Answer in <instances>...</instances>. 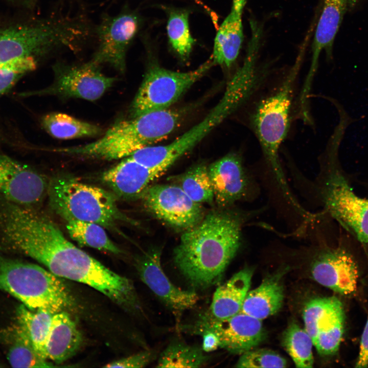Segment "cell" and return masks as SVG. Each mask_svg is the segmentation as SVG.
I'll list each match as a JSON object with an SVG mask.
<instances>
[{"mask_svg":"<svg viewBox=\"0 0 368 368\" xmlns=\"http://www.w3.org/2000/svg\"><path fill=\"white\" fill-rule=\"evenodd\" d=\"M49 183L28 166L0 155V195L7 200L36 209L48 195Z\"/></svg>","mask_w":368,"mask_h":368,"instance_id":"obj_14","label":"cell"},{"mask_svg":"<svg viewBox=\"0 0 368 368\" xmlns=\"http://www.w3.org/2000/svg\"><path fill=\"white\" fill-rule=\"evenodd\" d=\"M208 172L219 208H229L250 195L252 180L238 154L230 153L214 162L208 166Z\"/></svg>","mask_w":368,"mask_h":368,"instance_id":"obj_17","label":"cell"},{"mask_svg":"<svg viewBox=\"0 0 368 368\" xmlns=\"http://www.w3.org/2000/svg\"><path fill=\"white\" fill-rule=\"evenodd\" d=\"M171 180L195 202L212 204L214 201L208 167L204 164L193 166L185 172L172 177Z\"/></svg>","mask_w":368,"mask_h":368,"instance_id":"obj_27","label":"cell"},{"mask_svg":"<svg viewBox=\"0 0 368 368\" xmlns=\"http://www.w3.org/2000/svg\"><path fill=\"white\" fill-rule=\"evenodd\" d=\"M162 249L152 248L139 256L135 266L142 282L176 316L192 308L199 297L194 291L182 290L174 285L161 265Z\"/></svg>","mask_w":368,"mask_h":368,"instance_id":"obj_15","label":"cell"},{"mask_svg":"<svg viewBox=\"0 0 368 368\" xmlns=\"http://www.w3.org/2000/svg\"><path fill=\"white\" fill-rule=\"evenodd\" d=\"M8 360L13 367H50L51 363L41 358L36 352L28 337L18 327L15 340L9 350Z\"/></svg>","mask_w":368,"mask_h":368,"instance_id":"obj_34","label":"cell"},{"mask_svg":"<svg viewBox=\"0 0 368 368\" xmlns=\"http://www.w3.org/2000/svg\"><path fill=\"white\" fill-rule=\"evenodd\" d=\"M287 361L280 354L269 349H252L241 354L235 367H285Z\"/></svg>","mask_w":368,"mask_h":368,"instance_id":"obj_35","label":"cell"},{"mask_svg":"<svg viewBox=\"0 0 368 368\" xmlns=\"http://www.w3.org/2000/svg\"><path fill=\"white\" fill-rule=\"evenodd\" d=\"M0 290L33 310L55 314L73 306V298L59 277L34 263L0 254Z\"/></svg>","mask_w":368,"mask_h":368,"instance_id":"obj_7","label":"cell"},{"mask_svg":"<svg viewBox=\"0 0 368 368\" xmlns=\"http://www.w3.org/2000/svg\"><path fill=\"white\" fill-rule=\"evenodd\" d=\"M303 48L282 82L257 103L249 114V126L258 139L266 163L284 196L293 198L283 172L279 150L291 122L294 85L302 62Z\"/></svg>","mask_w":368,"mask_h":368,"instance_id":"obj_3","label":"cell"},{"mask_svg":"<svg viewBox=\"0 0 368 368\" xmlns=\"http://www.w3.org/2000/svg\"><path fill=\"white\" fill-rule=\"evenodd\" d=\"M213 65L210 58L196 69L186 72L151 65L131 104V118L168 109Z\"/></svg>","mask_w":368,"mask_h":368,"instance_id":"obj_8","label":"cell"},{"mask_svg":"<svg viewBox=\"0 0 368 368\" xmlns=\"http://www.w3.org/2000/svg\"><path fill=\"white\" fill-rule=\"evenodd\" d=\"M356 367H368V317L360 341L359 354L355 363Z\"/></svg>","mask_w":368,"mask_h":368,"instance_id":"obj_38","label":"cell"},{"mask_svg":"<svg viewBox=\"0 0 368 368\" xmlns=\"http://www.w3.org/2000/svg\"><path fill=\"white\" fill-rule=\"evenodd\" d=\"M199 335L202 336L201 348L204 352H213L219 347V339L215 333L210 331H205L202 332Z\"/></svg>","mask_w":368,"mask_h":368,"instance_id":"obj_39","label":"cell"},{"mask_svg":"<svg viewBox=\"0 0 368 368\" xmlns=\"http://www.w3.org/2000/svg\"><path fill=\"white\" fill-rule=\"evenodd\" d=\"M252 275V269L244 267L218 287L209 309L201 317L221 320L240 312L249 291Z\"/></svg>","mask_w":368,"mask_h":368,"instance_id":"obj_21","label":"cell"},{"mask_svg":"<svg viewBox=\"0 0 368 368\" xmlns=\"http://www.w3.org/2000/svg\"><path fill=\"white\" fill-rule=\"evenodd\" d=\"M139 24L137 16L128 11L104 16L96 29L98 46L91 60L99 65L107 64L123 72L127 51Z\"/></svg>","mask_w":368,"mask_h":368,"instance_id":"obj_13","label":"cell"},{"mask_svg":"<svg viewBox=\"0 0 368 368\" xmlns=\"http://www.w3.org/2000/svg\"><path fill=\"white\" fill-rule=\"evenodd\" d=\"M185 328L186 331L197 335L205 331L215 333L219 339V348L236 354L254 349L266 337L262 320L241 311L221 320L200 316L194 325Z\"/></svg>","mask_w":368,"mask_h":368,"instance_id":"obj_12","label":"cell"},{"mask_svg":"<svg viewBox=\"0 0 368 368\" xmlns=\"http://www.w3.org/2000/svg\"><path fill=\"white\" fill-rule=\"evenodd\" d=\"M36 59L26 58L0 66V96L9 90L25 74L36 68Z\"/></svg>","mask_w":368,"mask_h":368,"instance_id":"obj_36","label":"cell"},{"mask_svg":"<svg viewBox=\"0 0 368 368\" xmlns=\"http://www.w3.org/2000/svg\"><path fill=\"white\" fill-rule=\"evenodd\" d=\"M359 0H348V9L352 10L357 4Z\"/></svg>","mask_w":368,"mask_h":368,"instance_id":"obj_42","label":"cell"},{"mask_svg":"<svg viewBox=\"0 0 368 368\" xmlns=\"http://www.w3.org/2000/svg\"><path fill=\"white\" fill-rule=\"evenodd\" d=\"M48 195L51 208L64 221L92 222L108 229L120 222L138 224L120 210L112 194L74 178L60 176L50 180Z\"/></svg>","mask_w":368,"mask_h":368,"instance_id":"obj_6","label":"cell"},{"mask_svg":"<svg viewBox=\"0 0 368 368\" xmlns=\"http://www.w3.org/2000/svg\"><path fill=\"white\" fill-rule=\"evenodd\" d=\"M189 17V12L186 10L172 9L168 13L167 31L169 42L183 60L189 58L195 43L190 31Z\"/></svg>","mask_w":368,"mask_h":368,"instance_id":"obj_31","label":"cell"},{"mask_svg":"<svg viewBox=\"0 0 368 368\" xmlns=\"http://www.w3.org/2000/svg\"><path fill=\"white\" fill-rule=\"evenodd\" d=\"M141 198L148 212L176 229L188 231L198 224L205 215L201 203L193 201L172 183L150 185Z\"/></svg>","mask_w":368,"mask_h":368,"instance_id":"obj_10","label":"cell"},{"mask_svg":"<svg viewBox=\"0 0 368 368\" xmlns=\"http://www.w3.org/2000/svg\"><path fill=\"white\" fill-rule=\"evenodd\" d=\"M159 174L128 157L105 171L102 181L117 195L126 199L141 197Z\"/></svg>","mask_w":368,"mask_h":368,"instance_id":"obj_20","label":"cell"},{"mask_svg":"<svg viewBox=\"0 0 368 368\" xmlns=\"http://www.w3.org/2000/svg\"><path fill=\"white\" fill-rule=\"evenodd\" d=\"M100 65L92 60L76 65L58 64L54 66L53 83L44 89L30 94L96 100L116 81V78L103 74Z\"/></svg>","mask_w":368,"mask_h":368,"instance_id":"obj_11","label":"cell"},{"mask_svg":"<svg viewBox=\"0 0 368 368\" xmlns=\"http://www.w3.org/2000/svg\"><path fill=\"white\" fill-rule=\"evenodd\" d=\"M90 34L79 17L49 19L0 31V66L15 60L46 55L58 49H78Z\"/></svg>","mask_w":368,"mask_h":368,"instance_id":"obj_5","label":"cell"},{"mask_svg":"<svg viewBox=\"0 0 368 368\" xmlns=\"http://www.w3.org/2000/svg\"><path fill=\"white\" fill-rule=\"evenodd\" d=\"M41 125L53 137L67 140L94 137L102 133V128L61 112H51L44 116Z\"/></svg>","mask_w":368,"mask_h":368,"instance_id":"obj_26","label":"cell"},{"mask_svg":"<svg viewBox=\"0 0 368 368\" xmlns=\"http://www.w3.org/2000/svg\"><path fill=\"white\" fill-rule=\"evenodd\" d=\"M282 273L265 278L258 287L248 291L241 312L260 320L277 313L282 307L284 297Z\"/></svg>","mask_w":368,"mask_h":368,"instance_id":"obj_23","label":"cell"},{"mask_svg":"<svg viewBox=\"0 0 368 368\" xmlns=\"http://www.w3.org/2000/svg\"><path fill=\"white\" fill-rule=\"evenodd\" d=\"M82 336L75 322L66 311L53 315L46 345L47 359L62 363L72 357L80 347Z\"/></svg>","mask_w":368,"mask_h":368,"instance_id":"obj_22","label":"cell"},{"mask_svg":"<svg viewBox=\"0 0 368 368\" xmlns=\"http://www.w3.org/2000/svg\"><path fill=\"white\" fill-rule=\"evenodd\" d=\"M155 354L150 351L141 352L106 364L105 367H144L154 359Z\"/></svg>","mask_w":368,"mask_h":368,"instance_id":"obj_37","label":"cell"},{"mask_svg":"<svg viewBox=\"0 0 368 368\" xmlns=\"http://www.w3.org/2000/svg\"><path fill=\"white\" fill-rule=\"evenodd\" d=\"M329 166L319 194L327 213L361 242L368 243V199L353 191L342 174L332 166L330 153L325 152Z\"/></svg>","mask_w":368,"mask_h":368,"instance_id":"obj_9","label":"cell"},{"mask_svg":"<svg viewBox=\"0 0 368 368\" xmlns=\"http://www.w3.org/2000/svg\"><path fill=\"white\" fill-rule=\"evenodd\" d=\"M348 9V0H323L312 45L310 67L301 91L303 95L310 94L321 52L324 50L328 57L331 58L335 36Z\"/></svg>","mask_w":368,"mask_h":368,"instance_id":"obj_19","label":"cell"},{"mask_svg":"<svg viewBox=\"0 0 368 368\" xmlns=\"http://www.w3.org/2000/svg\"><path fill=\"white\" fill-rule=\"evenodd\" d=\"M65 221L71 238L79 244L113 254L121 252V249L109 239L102 226L75 220Z\"/></svg>","mask_w":368,"mask_h":368,"instance_id":"obj_28","label":"cell"},{"mask_svg":"<svg viewBox=\"0 0 368 368\" xmlns=\"http://www.w3.org/2000/svg\"><path fill=\"white\" fill-rule=\"evenodd\" d=\"M208 360L209 357L201 348L174 341L161 353L156 367H200Z\"/></svg>","mask_w":368,"mask_h":368,"instance_id":"obj_29","label":"cell"},{"mask_svg":"<svg viewBox=\"0 0 368 368\" xmlns=\"http://www.w3.org/2000/svg\"><path fill=\"white\" fill-rule=\"evenodd\" d=\"M311 270L316 282L336 293L348 296L357 291L358 266L343 247H327L322 250L314 259Z\"/></svg>","mask_w":368,"mask_h":368,"instance_id":"obj_16","label":"cell"},{"mask_svg":"<svg viewBox=\"0 0 368 368\" xmlns=\"http://www.w3.org/2000/svg\"><path fill=\"white\" fill-rule=\"evenodd\" d=\"M343 308L341 302L334 296L315 298L307 302L303 310L304 329L312 338L313 342L321 325Z\"/></svg>","mask_w":368,"mask_h":368,"instance_id":"obj_32","label":"cell"},{"mask_svg":"<svg viewBox=\"0 0 368 368\" xmlns=\"http://www.w3.org/2000/svg\"><path fill=\"white\" fill-rule=\"evenodd\" d=\"M344 320L343 310L332 316L319 328L313 342L319 354L329 356L338 351L343 335Z\"/></svg>","mask_w":368,"mask_h":368,"instance_id":"obj_33","label":"cell"},{"mask_svg":"<svg viewBox=\"0 0 368 368\" xmlns=\"http://www.w3.org/2000/svg\"><path fill=\"white\" fill-rule=\"evenodd\" d=\"M255 214L213 210L185 231L174 249L173 260L192 287L204 289L220 281L241 245L244 224Z\"/></svg>","mask_w":368,"mask_h":368,"instance_id":"obj_2","label":"cell"},{"mask_svg":"<svg viewBox=\"0 0 368 368\" xmlns=\"http://www.w3.org/2000/svg\"><path fill=\"white\" fill-rule=\"evenodd\" d=\"M10 243L14 251L32 258L56 276L87 285L127 310L142 311L130 280L76 246L52 219L37 211H28L18 218Z\"/></svg>","mask_w":368,"mask_h":368,"instance_id":"obj_1","label":"cell"},{"mask_svg":"<svg viewBox=\"0 0 368 368\" xmlns=\"http://www.w3.org/2000/svg\"><path fill=\"white\" fill-rule=\"evenodd\" d=\"M191 1L194 2L197 4L202 7L210 15V16L211 17L213 20H214L217 18V16H216V14L211 9H210L207 6H206L201 0H191Z\"/></svg>","mask_w":368,"mask_h":368,"instance_id":"obj_41","label":"cell"},{"mask_svg":"<svg viewBox=\"0 0 368 368\" xmlns=\"http://www.w3.org/2000/svg\"><path fill=\"white\" fill-rule=\"evenodd\" d=\"M183 114L180 110L169 109L145 113L116 123L96 141L58 148L56 151L66 155L100 159L124 158L167 137L178 126Z\"/></svg>","mask_w":368,"mask_h":368,"instance_id":"obj_4","label":"cell"},{"mask_svg":"<svg viewBox=\"0 0 368 368\" xmlns=\"http://www.w3.org/2000/svg\"><path fill=\"white\" fill-rule=\"evenodd\" d=\"M282 345L291 357L296 367H313L312 339L305 329L292 323L282 335Z\"/></svg>","mask_w":368,"mask_h":368,"instance_id":"obj_30","label":"cell"},{"mask_svg":"<svg viewBox=\"0 0 368 368\" xmlns=\"http://www.w3.org/2000/svg\"><path fill=\"white\" fill-rule=\"evenodd\" d=\"M54 314L45 310H31L23 304L16 310L17 327L26 334L37 354L44 360H47L46 345Z\"/></svg>","mask_w":368,"mask_h":368,"instance_id":"obj_25","label":"cell"},{"mask_svg":"<svg viewBox=\"0 0 368 368\" xmlns=\"http://www.w3.org/2000/svg\"><path fill=\"white\" fill-rule=\"evenodd\" d=\"M246 99V96L241 89L229 82L221 99L207 116L182 135L171 143L163 145V151L174 159H178L193 149Z\"/></svg>","mask_w":368,"mask_h":368,"instance_id":"obj_18","label":"cell"},{"mask_svg":"<svg viewBox=\"0 0 368 368\" xmlns=\"http://www.w3.org/2000/svg\"><path fill=\"white\" fill-rule=\"evenodd\" d=\"M242 13L232 8L218 28L210 57L214 65L229 68L238 58L244 38Z\"/></svg>","mask_w":368,"mask_h":368,"instance_id":"obj_24","label":"cell"},{"mask_svg":"<svg viewBox=\"0 0 368 368\" xmlns=\"http://www.w3.org/2000/svg\"><path fill=\"white\" fill-rule=\"evenodd\" d=\"M247 0H233L232 8L235 10L242 12Z\"/></svg>","mask_w":368,"mask_h":368,"instance_id":"obj_40","label":"cell"}]
</instances>
